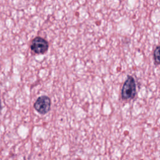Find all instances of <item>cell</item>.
Instances as JSON below:
<instances>
[{
    "label": "cell",
    "mask_w": 160,
    "mask_h": 160,
    "mask_svg": "<svg viewBox=\"0 0 160 160\" xmlns=\"http://www.w3.org/2000/svg\"><path fill=\"white\" fill-rule=\"evenodd\" d=\"M136 92V88L135 81L132 76H128L122 88V91H121L122 98L124 99H132L135 96Z\"/></svg>",
    "instance_id": "cell-1"
},
{
    "label": "cell",
    "mask_w": 160,
    "mask_h": 160,
    "mask_svg": "<svg viewBox=\"0 0 160 160\" xmlns=\"http://www.w3.org/2000/svg\"><path fill=\"white\" fill-rule=\"evenodd\" d=\"M48 42L44 38L38 36L32 39L31 44V49L36 54H44L48 49Z\"/></svg>",
    "instance_id": "cell-2"
},
{
    "label": "cell",
    "mask_w": 160,
    "mask_h": 160,
    "mask_svg": "<svg viewBox=\"0 0 160 160\" xmlns=\"http://www.w3.org/2000/svg\"><path fill=\"white\" fill-rule=\"evenodd\" d=\"M34 107L40 114H46L50 110L51 100L48 96H42L36 101Z\"/></svg>",
    "instance_id": "cell-3"
},
{
    "label": "cell",
    "mask_w": 160,
    "mask_h": 160,
    "mask_svg": "<svg viewBox=\"0 0 160 160\" xmlns=\"http://www.w3.org/2000/svg\"><path fill=\"white\" fill-rule=\"evenodd\" d=\"M154 59L156 63L160 64V45L157 46L154 51Z\"/></svg>",
    "instance_id": "cell-4"
}]
</instances>
